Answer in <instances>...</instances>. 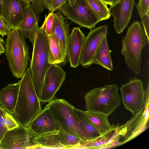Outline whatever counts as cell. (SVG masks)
Returning <instances> with one entry per match:
<instances>
[{
    "label": "cell",
    "mask_w": 149,
    "mask_h": 149,
    "mask_svg": "<svg viewBox=\"0 0 149 149\" xmlns=\"http://www.w3.org/2000/svg\"><path fill=\"white\" fill-rule=\"evenodd\" d=\"M18 82L19 91L13 116L19 124L28 127L42 110L29 68L26 69Z\"/></svg>",
    "instance_id": "cell-1"
},
{
    "label": "cell",
    "mask_w": 149,
    "mask_h": 149,
    "mask_svg": "<svg viewBox=\"0 0 149 149\" xmlns=\"http://www.w3.org/2000/svg\"><path fill=\"white\" fill-rule=\"evenodd\" d=\"M149 43L141 23L138 21L134 22L128 27L122 39L121 54L129 69L137 74L141 73L142 50Z\"/></svg>",
    "instance_id": "cell-2"
},
{
    "label": "cell",
    "mask_w": 149,
    "mask_h": 149,
    "mask_svg": "<svg viewBox=\"0 0 149 149\" xmlns=\"http://www.w3.org/2000/svg\"><path fill=\"white\" fill-rule=\"evenodd\" d=\"M25 38L18 29H11L5 43V55L13 76L21 78L28 66L29 47Z\"/></svg>",
    "instance_id": "cell-3"
},
{
    "label": "cell",
    "mask_w": 149,
    "mask_h": 149,
    "mask_svg": "<svg viewBox=\"0 0 149 149\" xmlns=\"http://www.w3.org/2000/svg\"><path fill=\"white\" fill-rule=\"evenodd\" d=\"M33 46L29 70L34 87L39 99L42 88L45 76L49 64L48 60V36L38 26L37 28Z\"/></svg>",
    "instance_id": "cell-4"
},
{
    "label": "cell",
    "mask_w": 149,
    "mask_h": 149,
    "mask_svg": "<svg viewBox=\"0 0 149 149\" xmlns=\"http://www.w3.org/2000/svg\"><path fill=\"white\" fill-rule=\"evenodd\" d=\"M118 88L115 84L105 85L91 89L84 97L86 111L109 116L120 105L121 99Z\"/></svg>",
    "instance_id": "cell-5"
},
{
    "label": "cell",
    "mask_w": 149,
    "mask_h": 149,
    "mask_svg": "<svg viewBox=\"0 0 149 149\" xmlns=\"http://www.w3.org/2000/svg\"><path fill=\"white\" fill-rule=\"evenodd\" d=\"M48 102L45 107L49 110L60 129L76 135L83 143L88 141L80 127L73 105L62 99L53 98Z\"/></svg>",
    "instance_id": "cell-6"
},
{
    "label": "cell",
    "mask_w": 149,
    "mask_h": 149,
    "mask_svg": "<svg viewBox=\"0 0 149 149\" xmlns=\"http://www.w3.org/2000/svg\"><path fill=\"white\" fill-rule=\"evenodd\" d=\"M123 104L133 116L141 113L146 106V93L143 82L134 78L120 88Z\"/></svg>",
    "instance_id": "cell-7"
},
{
    "label": "cell",
    "mask_w": 149,
    "mask_h": 149,
    "mask_svg": "<svg viewBox=\"0 0 149 149\" xmlns=\"http://www.w3.org/2000/svg\"><path fill=\"white\" fill-rule=\"evenodd\" d=\"M58 12L66 17L65 19H70L80 27L90 30L94 28L100 21L90 10L84 0H77L72 6L67 3Z\"/></svg>",
    "instance_id": "cell-8"
},
{
    "label": "cell",
    "mask_w": 149,
    "mask_h": 149,
    "mask_svg": "<svg viewBox=\"0 0 149 149\" xmlns=\"http://www.w3.org/2000/svg\"><path fill=\"white\" fill-rule=\"evenodd\" d=\"M66 73L58 64H49L46 72L39 99L40 102H48L52 100L65 79Z\"/></svg>",
    "instance_id": "cell-9"
},
{
    "label": "cell",
    "mask_w": 149,
    "mask_h": 149,
    "mask_svg": "<svg viewBox=\"0 0 149 149\" xmlns=\"http://www.w3.org/2000/svg\"><path fill=\"white\" fill-rule=\"evenodd\" d=\"M108 26L105 24L91 29L86 37L80 59V64L86 68L90 66L95 53L103 39L107 36Z\"/></svg>",
    "instance_id": "cell-10"
},
{
    "label": "cell",
    "mask_w": 149,
    "mask_h": 149,
    "mask_svg": "<svg viewBox=\"0 0 149 149\" xmlns=\"http://www.w3.org/2000/svg\"><path fill=\"white\" fill-rule=\"evenodd\" d=\"M32 135L27 127L20 124L8 131L0 141L1 149H29L33 145L30 140Z\"/></svg>",
    "instance_id": "cell-11"
},
{
    "label": "cell",
    "mask_w": 149,
    "mask_h": 149,
    "mask_svg": "<svg viewBox=\"0 0 149 149\" xmlns=\"http://www.w3.org/2000/svg\"><path fill=\"white\" fill-rule=\"evenodd\" d=\"M30 3L24 0H4L2 17L11 29H18Z\"/></svg>",
    "instance_id": "cell-12"
},
{
    "label": "cell",
    "mask_w": 149,
    "mask_h": 149,
    "mask_svg": "<svg viewBox=\"0 0 149 149\" xmlns=\"http://www.w3.org/2000/svg\"><path fill=\"white\" fill-rule=\"evenodd\" d=\"M134 3V0H118L110 6L109 11L114 18V27L117 33H121L129 23Z\"/></svg>",
    "instance_id": "cell-13"
},
{
    "label": "cell",
    "mask_w": 149,
    "mask_h": 149,
    "mask_svg": "<svg viewBox=\"0 0 149 149\" xmlns=\"http://www.w3.org/2000/svg\"><path fill=\"white\" fill-rule=\"evenodd\" d=\"M33 136L58 131L60 126L49 110L44 107L27 127Z\"/></svg>",
    "instance_id": "cell-14"
},
{
    "label": "cell",
    "mask_w": 149,
    "mask_h": 149,
    "mask_svg": "<svg viewBox=\"0 0 149 149\" xmlns=\"http://www.w3.org/2000/svg\"><path fill=\"white\" fill-rule=\"evenodd\" d=\"M42 12L36 6L31 3L27 6L23 19L18 29L22 33L25 38L28 39L33 44L40 14Z\"/></svg>",
    "instance_id": "cell-15"
},
{
    "label": "cell",
    "mask_w": 149,
    "mask_h": 149,
    "mask_svg": "<svg viewBox=\"0 0 149 149\" xmlns=\"http://www.w3.org/2000/svg\"><path fill=\"white\" fill-rule=\"evenodd\" d=\"M86 36L79 27H74L69 35L67 56L70 66L76 68L80 64V59Z\"/></svg>",
    "instance_id": "cell-16"
},
{
    "label": "cell",
    "mask_w": 149,
    "mask_h": 149,
    "mask_svg": "<svg viewBox=\"0 0 149 149\" xmlns=\"http://www.w3.org/2000/svg\"><path fill=\"white\" fill-rule=\"evenodd\" d=\"M54 18L52 32L58 39L60 45L62 59L63 63L67 56V46L69 34V24L65 21L63 14L57 11L53 13Z\"/></svg>",
    "instance_id": "cell-17"
},
{
    "label": "cell",
    "mask_w": 149,
    "mask_h": 149,
    "mask_svg": "<svg viewBox=\"0 0 149 149\" xmlns=\"http://www.w3.org/2000/svg\"><path fill=\"white\" fill-rule=\"evenodd\" d=\"M19 87L18 82L8 84L0 91V106L12 116L16 105Z\"/></svg>",
    "instance_id": "cell-18"
},
{
    "label": "cell",
    "mask_w": 149,
    "mask_h": 149,
    "mask_svg": "<svg viewBox=\"0 0 149 149\" xmlns=\"http://www.w3.org/2000/svg\"><path fill=\"white\" fill-rule=\"evenodd\" d=\"M88 120L98 132L102 137L108 134L115 130L114 125L110 124L108 116L96 112L83 111Z\"/></svg>",
    "instance_id": "cell-19"
},
{
    "label": "cell",
    "mask_w": 149,
    "mask_h": 149,
    "mask_svg": "<svg viewBox=\"0 0 149 149\" xmlns=\"http://www.w3.org/2000/svg\"><path fill=\"white\" fill-rule=\"evenodd\" d=\"M105 37L99 45L93 58L92 64L99 65L109 70H113L111 52Z\"/></svg>",
    "instance_id": "cell-20"
},
{
    "label": "cell",
    "mask_w": 149,
    "mask_h": 149,
    "mask_svg": "<svg viewBox=\"0 0 149 149\" xmlns=\"http://www.w3.org/2000/svg\"><path fill=\"white\" fill-rule=\"evenodd\" d=\"M58 132L54 131L34 136L32 142L36 148H64L60 143Z\"/></svg>",
    "instance_id": "cell-21"
},
{
    "label": "cell",
    "mask_w": 149,
    "mask_h": 149,
    "mask_svg": "<svg viewBox=\"0 0 149 149\" xmlns=\"http://www.w3.org/2000/svg\"><path fill=\"white\" fill-rule=\"evenodd\" d=\"M74 110L77 116L80 127L88 141H93L102 137L85 115L83 111L75 107Z\"/></svg>",
    "instance_id": "cell-22"
},
{
    "label": "cell",
    "mask_w": 149,
    "mask_h": 149,
    "mask_svg": "<svg viewBox=\"0 0 149 149\" xmlns=\"http://www.w3.org/2000/svg\"><path fill=\"white\" fill-rule=\"evenodd\" d=\"M49 51L48 62L49 64L63 63L62 57L60 44L55 34L52 32L48 36Z\"/></svg>",
    "instance_id": "cell-23"
},
{
    "label": "cell",
    "mask_w": 149,
    "mask_h": 149,
    "mask_svg": "<svg viewBox=\"0 0 149 149\" xmlns=\"http://www.w3.org/2000/svg\"><path fill=\"white\" fill-rule=\"evenodd\" d=\"M90 10L100 20L109 19L111 15L107 5L102 0H84Z\"/></svg>",
    "instance_id": "cell-24"
},
{
    "label": "cell",
    "mask_w": 149,
    "mask_h": 149,
    "mask_svg": "<svg viewBox=\"0 0 149 149\" xmlns=\"http://www.w3.org/2000/svg\"><path fill=\"white\" fill-rule=\"evenodd\" d=\"M60 144L64 148H77L83 142L77 136L60 129L58 132Z\"/></svg>",
    "instance_id": "cell-25"
},
{
    "label": "cell",
    "mask_w": 149,
    "mask_h": 149,
    "mask_svg": "<svg viewBox=\"0 0 149 149\" xmlns=\"http://www.w3.org/2000/svg\"><path fill=\"white\" fill-rule=\"evenodd\" d=\"M67 2V0H32L31 3L37 6L42 12L46 9L54 13L59 11Z\"/></svg>",
    "instance_id": "cell-26"
},
{
    "label": "cell",
    "mask_w": 149,
    "mask_h": 149,
    "mask_svg": "<svg viewBox=\"0 0 149 149\" xmlns=\"http://www.w3.org/2000/svg\"><path fill=\"white\" fill-rule=\"evenodd\" d=\"M3 124L8 131L19 127V124L14 117L6 111L2 116Z\"/></svg>",
    "instance_id": "cell-27"
},
{
    "label": "cell",
    "mask_w": 149,
    "mask_h": 149,
    "mask_svg": "<svg viewBox=\"0 0 149 149\" xmlns=\"http://www.w3.org/2000/svg\"><path fill=\"white\" fill-rule=\"evenodd\" d=\"M54 13L49 12L47 15H45L44 22L40 29L45 32L47 36L52 33L54 16Z\"/></svg>",
    "instance_id": "cell-28"
},
{
    "label": "cell",
    "mask_w": 149,
    "mask_h": 149,
    "mask_svg": "<svg viewBox=\"0 0 149 149\" xmlns=\"http://www.w3.org/2000/svg\"><path fill=\"white\" fill-rule=\"evenodd\" d=\"M149 0H139L136 6L140 18L149 15Z\"/></svg>",
    "instance_id": "cell-29"
},
{
    "label": "cell",
    "mask_w": 149,
    "mask_h": 149,
    "mask_svg": "<svg viewBox=\"0 0 149 149\" xmlns=\"http://www.w3.org/2000/svg\"><path fill=\"white\" fill-rule=\"evenodd\" d=\"M11 30L3 17L0 16V35L3 37L7 36Z\"/></svg>",
    "instance_id": "cell-30"
},
{
    "label": "cell",
    "mask_w": 149,
    "mask_h": 149,
    "mask_svg": "<svg viewBox=\"0 0 149 149\" xmlns=\"http://www.w3.org/2000/svg\"><path fill=\"white\" fill-rule=\"evenodd\" d=\"M6 110L0 106V141L8 131L3 124L2 116Z\"/></svg>",
    "instance_id": "cell-31"
},
{
    "label": "cell",
    "mask_w": 149,
    "mask_h": 149,
    "mask_svg": "<svg viewBox=\"0 0 149 149\" xmlns=\"http://www.w3.org/2000/svg\"><path fill=\"white\" fill-rule=\"evenodd\" d=\"M144 30L148 40L149 41V15H146L141 17Z\"/></svg>",
    "instance_id": "cell-32"
},
{
    "label": "cell",
    "mask_w": 149,
    "mask_h": 149,
    "mask_svg": "<svg viewBox=\"0 0 149 149\" xmlns=\"http://www.w3.org/2000/svg\"><path fill=\"white\" fill-rule=\"evenodd\" d=\"M5 42L3 39L0 37V55L5 53Z\"/></svg>",
    "instance_id": "cell-33"
},
{
    "label": "cell",
    "mask_w": 149,
    "mask_h": 149,
    "mask_svg": "<svg viewBox=\"0 0 149 149\" xmlns=\"http://www.w3.org/2000/svg\"><path fill=\"white\" fill-rule=\"evenodd\" d=\"M102 1L107 5H109L111 6L117 2L118 0H102Z\"/></svg>",
    "instance_id": "cell-34"
},
{
    "label": "cell",
    "mask_w": 149,
    "mask_h": 149,
    "mask_svg": "<svg viewBox=\"0 0 149 149\" xmlns=\"http://www.w3.org/2000/svg\"><path fill=\"white\" fill-rule=\"evenodd\" d=\"M4 0H0V16L2 17V9Z\"/></svg>",
    "instance_id": "cell-35"
},
{
    "label": "cell",
    "mask_w": 149,
    "mask_h": 149,
    "mask_svg": "<svg viewBox=\"0 0 149 149\" xmlns=\"http://www.w3.org/2000/svg\"><path fill=\"white\" fill-rule=\"evenodd\" d=\"M77 0H67L68 4L71 6H73Z\"/></svg>",
    "instance_id": "cell-36"
},
{
    "label": "cell",
    "mask_w": 149,
    "mask_h": 149,
    "mask_svg": "<svg viewBox=\"0 0 149 149\" xmlns=\"http://www.w3.org/2000/svg\"><path fill=\"white\" fill-rule=\"evenodd\" d=\"M24 0L26 2H31L32 1V0Z\"/></svg>",
    "instance_id": "cell-37"
}]
</instances>
